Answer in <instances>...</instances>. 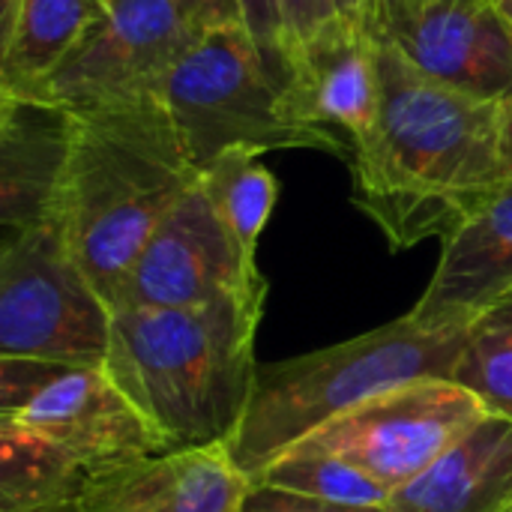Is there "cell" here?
<instances>
[{
    "label": "cell",
    "mask_w": 512,
    "mask_h": 512,
    "mask_svg": "<svg viewBox=\"0 0 512 512\" xmlns=\"http://www.w3.org/2000/svg\"><path fill=\"white\" fill-rule=\"evenodd\" d=\"M450 381L471 390L489 414L512 420V294L465 330Z\"/></svg>",
    "instance_id": "obj_20"
},
{
    "label": "cell",
    "mask_w": 512,
    "mask_h": 512,
    "mask_svg": "<svg viewBox=\"0 0 512 512\" xmlns=\"http://www.w3.org/2000/svg\"><path fill=\"white\" fill-rule=\"evenodd\" d=\"M441 243V261L408 315L432 330H465L512 294V183Z\"/></svg>",
    "instance_id": "obj_12"
},
{
    "label": "cell",
    "mask_w": 512,
    "mask_h": 512,
    "mask_svg": "<svg viewBox=\"0 0 512 512\" xmlns=\"http://www.w3.org/2000/svg\"><path fill=\"white\" fill-rule=\"evenodd\" d=\"M111 324L57 225L0 240V357L105 366Z\"/></svg>",
    "instance_id": "obj_6"
},
{
    "label": "cell",
    "mask_w": 512,
    "mask_h": 512,
    "mask_svg": "<svg viewBox=\"0 0 512 512\" xmlns=\"http://www.w3.org/2000/svg\"><path fill=\"white\" fill-rule=\"evenodd\" d=\"M252 483L297 492L342 507L387 510L393 498L390 489H384L381 483H375L369 474L348 465L345 459L327 453H306V450H288L273 465H267Z\"/></svg>",
    "instance_id": "obj_21"
},
{
    "label": "cell",
    "mask_w": 512,
    "mask_h": 512,
    "mask_svg": "<svg viewBox=\"0 0 512 512\" xmlns=\"http://www.w3.org/2000/svg\"><path fill=\"white\" fill-rule=\"evenodd\" d=\"M282 9V24H285V45H288V78L294 63L303 57L306 45L315 36L318 15H315V0H279Z\"/></svg>",
    "instance_id": "obj_24"
},
{
    "label": "cell",
    "mask_w": 512,
    "mask_h": 512,
    "mask_svg": "<svg viewBox=\"0 0 512 512\" xmlns=\"http://www.w3.org/2000/svg\"><path fill=\"white\" fill-rule=\"evenodd\" d=\"M504 105L435 81L381 39V111L351 144V198L393 252L444 240L512 183Z\"/></svg>",
    "instance_id": "obj_1"
},
{
    "label": "cell",
    "mask_w": 512,
    "mask_h": 512,
    "mask_svg": "<svg viewBox=\"0 0 512 512\" xmlns=\"http://www.w3.org/2000/svg\"><path fill=\"white\" fill-rule=\"evenodd\" d=\"M177 3L198 33L219 24H240L234 0H177Z\"/></svg>",
    "instance_id": "obj_26"
},
{
    "label": "cell",
    "mask_w": 512,
    "mask_h": 512,
    "mask_svg": "<svg viewBox=\"0 0 512 512\" xmlns=\"http://www.w3.org/2000/svg\"><path fill=\"white\" fill-rule=\"evenodd\" d=\"M267 294L192 309H120L105 372L165 450L228 447L258 378L255 336Z\"/></svg>",
    "instance_id": "obj_3"
},
{
    "label": "cell",
    "mask_w": 512,
    "mask_h": 512,
    "mask_svg": "<svg viewBox=\"0 0 512 512\" xmlns=\"http://www.w3.org/2000/svg\"><path fill=\"white\" fill-rule=\"evenodd\" d=\"M69 141V108L0 96V240L57 222Z\"/></svg>",
    "instance_id": "obj_15"
},
{
    "label": "cell",
    "mask_w": 512,
    "mask_h": 512,
    "mask_svg": "<svg viewBox=\"0 0 512 512\" xmlns=\"http://www.w3.org/2000/svg\"><path fill=\"white\" fill-rule=\"evenodd\" d=\"M267 294L258 261H249L195 183L153 231L126 273L120 309H192L228 297Z\"/></svg>",
    "instance_id": "obj_9"
},
{
    "label": "cell",
    "mask_w": 512,
    "mask_h": 512,
    "mask_svg": "<svg viewBox=\"0 0 512 512\" xmlns=\"http://www.w3.org/2000/svg\"><path fill=\"white\" fill-rule=\"evenodd\" d=\"M498 9L504 12V18L510 21V27H512V0H498Z\"/></svg>",
    "instance_id": "obj_30"
},
{
    "label": "cell",
    "mask_w": 512,
    "mask_h": 512,
    "mask_svg": "<svg viewBox=\"0 0 512 512\" xmlns=\"http://www.w3.org/2000/svg\"><path fill=\"white\" fill-rule=\"evenodd\" d=\"M18 6H21V0H0V33L12 24Z\"/></svg>",
    "instance_id": "obj_29"
},
{
    "label": "cell",
    "mask_w": 512,
    "mask_h": 512,
    "mask_svg": "<svg viewBox=\"0 0 512 512\" xmlns=\"http://www.w3.org/2000/svg\"><path fill=\"white\" fill-rule=\"evenodd\" d=\"M111 0H21L0 33V96L30 99L105 21Z\"/></svg>",
    "instance_id": "obj_17"
},
{
    "label": "cell",
    "mask_w": 512,
    "mask_h": 512,
    "mask_svg": "<svg viewBox=\"0 0 512 512\" xmlns=\"http://www.w3.org/2000/svg\"><path fill=\"white\" fill-rule=\"evenodd\" d=\"M69 123L54 225L114 312L135 258L198 183V165L162 96L69 108Z\"/></svg>",
    "instance_id": "obj_2"
},
{
    "label": "cell",
    "mask_w": 512,
    "mask_h": 512,
    "mask_svg": "<svg viewBox=\"0 0 512 512\" xmlns=\"http://www.w3.org/2000/svg\"><path fill=\"white\" fill-rule=\"evenodd\" d=\"M390 3H393V0H387V6H390Z\"/></svg>",
    "instance_id": "obj_32"
},
{
    "label": "cell",
    "mask_w": 512,
    "mask_h": 512,
    "mask_svg": "<svg viewBox=\"0 0 512 512\" xmlns=\"http://www.w3.org/2000/svg\"><path fill=\"white\" fill-rule=\"evenodd\" d=\"M390 512H512V420L489 414L417 480Z\"/></svg>",
    "instance_id": "obj_16"
},
{
    "label": "cell",
    "mask_w": 512,
    "mask_h": 512,
    "mask_svg": "<svg viewBox=\"0 0 512 512\" xmlns=\"http://www.w3.org/2000/svg\"><path fill=\"white\" fill-rule=\"evenodd\" d=\"M486 417L483 402L462 384L426 378L366 399L291 450L339 456L399 492Z\"/></svg>",
    "instance_id": "obj_7"
},
{
    "label": "cell",
    "mask_w": 512,
    "mask_h": 512,
    "mask_svg": "<svg viewBox=\"0 0 512 512\" xmlns=\"http://www.w3.org/2000/svg\"><path fill=\"white\" fill-rule=\"evenodd\" d=\"M504 153H507V165L512 171V99L504 105Z\"/></svg>",
    "instance_id": "obj_28"
},
{
    "label": "cell",
    "mask_w": 512,
    "mask_h": 512,
    "mask_svg": "<svg viewBox=\"0 0 512 512\" xmlns=\"http://www.w3.org/2000/svg\"><path fill=\"white\" fill-rule=\"evenodd\" d=\"M198 30L177 0H111L105 21L30 96L57 108H90L159 96Z\"/></svg>",
    "instance_id": "obj_8"
},
{
    "label": "cell",
    "mask_w": 512,
    "mask_h": 512,
    "mask_svg": "<svg viewBox=\"0 0 512 512\" xmlns=\"http://www.w3.org/2000/svg\"><path fill=\"white\" fill-rule=\"evenodd\" d=\"M243 30L252 36L255 48L261 51L270 75L285 90L288 84V45H285V24L279 0H234Z\"/></svg>",
    "instance_id": "obj_22"
},
{
    "label": "cell",
    "mask_w": 512,
    "mask_h": 512,
    "mask_svg": "<svg viewBox=\"0 0 512 512\" xmlns=\"http://www.w3.org/2000/svg\"><path fill=\"white\" fill-rule=\"evenodd\" d=\"M318 30H366L372 33L369 0H315ZM375 36V33H372Z\"/></svg>",
    "instance_id": "obj_25"
},
{
    "label": "cell",
    "mask_w": 512,
    "mask_h": 512,
    "mask_svg": "<svg viewBox=\"0 0 512 512\" xmlns=\"http://www.w3.org/2000/svg\"><path fill=\"white\" fill-rule=\"evenodd\" d=\"M249 477L225 447L171 450L90 474L84 512H237Z\"/></svg>",
    "instance_id": "obj_13"
},
{
    "label": "cell",
    "mask_w": 512,
    "mask_h": 512,
    "mask_svg": "<svg viewBox=\"0 0 512 512\" xmlns=\"http://www.w3.org/2000/svg\"><path fill=\"white\" fill-rule=\"evenodd\" d=\"M384 39L441 84L489 102L512 99V27L498 3L393 0Z\"/></svg>",
    "instance_id": "obj_10"
},
{
    "label": "cell",
    "mask_w": 512,
    "mask_h": 512,
    "mask_svg": "<svg viewBox=\"0 0 512 512\" xmlns=\"http://www.w3.org/2000/svg\"><path fill=\"white\" fill-rule=\"evenodd\" d=\"M9 420L54 441L90 474L168 453L105 366H60Z\"/></svg>",
    "instance_id": "obj_11"
},
{
    "label": "cell",
    "mask_w": 512,
    "mask_h": 512,
    "mask_svg": "<svg viewBox=\"0 0 512 512\" xmlns=\"http://www.w3.org/2000/svg\"><path fill=\"white\" fill-rule=\"evenodd\" d=\"M159 96L198 168L225 150H318L351 162V144L336 129L288 117L282 87L243 24L201 30Z\"/></svg>",
    "instance_id": "obj_5"
},
{
    "label": "cell",
    "mask_w": 512,
    "mask_h": 512,
    "mask_svg": "<svg viewBox=\"0 0 512 512\" xmlns=\"http://www.w3.org/2000/svg\"><path fill=\"white\" fill-rule=\"evenodd\" d=\"M477 3H498V0H477Z\"/></svg>",
    "instance_id": "obj_31"
},
{
    "label": "cell",
    "mask_w": 512,
    "mask_h": 512,
    "mask_svg": "<svg viewBox=\"0 0 512 512\" xmlns=\"http://www.w3.org/2000/svg\"><path fill=\"white\" fill-rule=\"evenodd\" d=\"M288 117L366 138L381 111V39L366 30H318L282 90Z\"/></svg>",
    "instance_id": "obj_14"
},
{
    "label": "cell",
    "mask_w": 512,
    "mask_h": 512,
    "mask_svg": "<svg viewBox=\"0 0 512 512\" xmlns=\"http://www.w3.org/2000/svg\"><path fill=\"white\" fill-rule=\"evenodd\" d=\"M90 483L63 447L0 417V512H84Z\"/></svg>",
    "instance_id": "obj_18"
},
{
    "label": "cell",
    "mask_w": 512,
    "mask_h": 512,
    "mask_svg": "<svg viewBox=\"0 0 512 512\" xmlns=\"http://www.w3.org/2000/svg\"><path fill=\"white\" fill-rule=\"evenodd\" d=\"M369 18H372V33H375V39H384V24H387V0H369Z\"/></svg>",
    "instance_id": "obj_27"
},
{
    "label": "cell",
    "mask_w": 512,
    "mask_h": 512,
    "mask_svg": "<svg viewBox=\"0 0 512 512\" xmlns=\"http://www.w3.org/2000/svg\"><path fill=\"white\" fill-rule=\"evenodd\" d=\"M465 330H432L402 315L357 339L258 366L246 417L225 447L228 456L255 480L303 438L366 399L411 381L450 378Z\"/></svg>",
    "instance_id": "obj_4"
},
{
    "label": "cell",
    "mask_w": 512,
    "mask_h": 512,
    "mask_svg": "<svg viewBox=\"0 0 512 512\" xmlns=\"http://www.w3.org/2000/svg\"><path fill=\"white\" fill-rule=\"evenodd\" d=\"M198 186L243 255L258 261V240L279 198L276 174L264 168L252 150H225L198 168Z\"/></svg>",
    "instance_id": "obj_19"
},
{
    "label": "cell",
    "mask_w": 512,
    "mask_h": 512,
    "mask_svg": "<svg viewBox=\"0 0 512 512\" xmlns=\"http://www.w3.org/2000/svg\"><path fill=\"white\" fill-rule=\"evenodd\" d=\"M237 512H390V510H372V507H342V504H327L318 498H306L297 492H285V489H273V486H261V483H249V492L240 501Z\"/></svg>",
    "instance_id": "obj_23"
}]
</instances>
